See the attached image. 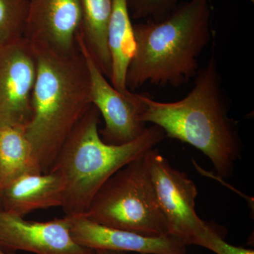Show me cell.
Segmentation results:
<instances>
[{"label":"cell","instance_id":"6da1fadb","mask_svg":"<svg viewBox=\"0 0 254 254\" xmlns=\"http://www.w3.org/2000/svg\"><path fill=\"white\" fill-rule=\"evenodd\" d=\"M141 120L160 127L165 136L188 143L211 161L219 176L230 178L242 158L238 125L229 116V105L215 55L200 68L194 86L181 100L160 102L138 94Z\"/></svg>","mask_w":254,"mask_h":254},{"label":"cell","instance_id":"ba28073f","mask_svg":"<svg viewBox=\"0 0 254 254\" xmlns=\"http://www.w3.org/2000/svg\"><path fill=\"white\" fill-rule=\"evenodd\" d=\"M77 43L89 69L92 105L104 120L105 126L99 129L102 139L111 145L125 144L136 139L147 127L141 120L143 108L139 95L135 93L125 95L115 89L87 51L79 33Z\"/></svg>","mask_w":254,"mask_h":254},{"label":"cell","instance_id":"9c48e42d","mask_svg":"<svg viewBox=\"0 0 254 254\" xmlns=\"http://www.w3.org/2000/svg\"><path fill=\"white\" fill-rule=\"evenodd\" d=\"M81 21V0H28L24 37L33 48L71 54Z\"/></svg>","mask_w":254,"mask_h":254},{"label":"cell","instance_id":"d6986e66","mask_svg":"<svg viewBox=\"0 0 254 254\" xmlns=\"http://www.w3.org/2000/svg\"><path fill=\"white\" fill-rule=\"evenodd\" d=\"M95 254H127L125 252H117V251L98 250H95Z\"/></svg>","mask_w":254,"mask_h":254},{"label":"cell","instance_id":"e0dca14e","mask_svg":"<svg viewBox=\"0 0 254 254\" xmlns=\"http://www.w3.org/2000/svg\"><path fill=\"white\" fill-rule=\"evenodd\" d=\"M180 0H127L131 19L161 21L176 9Z\"/></svg>","mask_w":254,"mask_h":254},{"label":"cell","instance_id":"277c9868","mask_svg":"<svg viewBox=\"0 0 254 254\" xmlns=\"http://www.w3.org/2000/svg\"><path fill=\"white\" fill-rule=\"evenodd\" d=\"M100 123L99 112L92 105L73 128L50 169L63 177L65 191L61 208L66 216L84 215L107 180L166 138L160 127L150 125L133 141L108 144L100 136Z\"/></svg>","mask_w":254,"mask_h":254},{"label":"cell","instance_id":"30bf717a","mask_svg":"<svg viewBox=\"0 0 254 254\" xmlns=\"http://www.w3.org/2000/svg\"><path fill=\"white\" fill-rule=\"evenodd\" d=\"M0 250L34 254H95L71 237L67 217L47 222L28 221L0 207Z\"/></svg>","mask_w":254,"mask_h":254},{"label":"cell","instance_id":"8fae6325","mask_svg":"<svg viewBox=\"0 0 254 254\" xmlns=\"http://www.w3.org/2000/svg\"><path fill=\"white\" fill-rule=\"evenodd\" d=\"M71 237L78 245L91 250L141 254H186V245L171 235L147 236L105 226L84 215L66 216Z\"/></svg>","mask_w":254,"mask_h":254},{"label":"cell","instance_id":"7c38bea8","mask_svg":"<svg viewBox=\"0 0 254 254\" xmlns=\"http://www.w3.org/2000/svg\"><path fill=\"white\" fill-rule=\"evenodd\" d=\"M65 187L59 173L27 174L0 190V207L25 218L41 209L62 207Z\"/></svg>","mask_w":254,"mask_h":254},{"label":"cell","instance_id":"2e32d148","mask_svg":"<svg viewBox=\"0 0 254 254\" xmlns=\"http://www.w3.org/2000/svg\"><path fill=\"white\" fill-rule=\"evenodd\" d=\"M28 0H0V46L24 37Z\"/></svg>","mask_w":254,"mask_h":254},{"label":"cell","instance_id":"52a82bcc","mask_svg":"<svg viewBox=\"0 0 254 254\" xmlns=\"http://www.w3.org/2000/svg\"><path fill=\"white\" fill-rule=\"evenodd\" d=\"M36 74V53L25 37L0 46V130L31 121Z\"/></svg>","mask_w":254,"mask_h":254},{"label":"cell","instance_id":"ac0fdd59","mask_svg":"<svg viewBox=\"0 0 254 254\" xmlns=\"http://www.w3.org/2000/svg\"><path fill=\"white\" fill-rule=\"evenodd\" d=\"M198 246L216 254H254L253 250L236 247L227 243L224 238L223 233L213 226L203 235Z\"/></svg>","mask_w":254,"mask_h":254},{"label":"cell","instance_id":"8992f818","mask_svg":"<svg viewBox=\"0 0 254 254\" xmlns=\"http://www.w3.org/2000/svg\"><path fill=\"white\" fill-rule=\"evenodd\" d=\"M147 165L169 235L185 245L198 246L212 225L195 211L198 190L193 180L172 166L158 149L147 152Z\"/></svg>","mask_w":254,"mask_h":254},{"label":"cell","instance_id":"5b68a950","mask_svg":"<svg viewBox=\"0 0 254 254\" xmlns=\"http://www.w3.org/2000/svg\"><path fill=\"white\" fill-rule=\"evenodd\" d=\"M146 153L107 180L85 217L105 226L147 236L170 235L150 180Z\"/></svg>","mask_w":254,"mask_h":254},{"label":"cell","instance_id":"ffe728a7","mask_svg":"<svg viewBox=\"0 0 254 254\" xmlns=\"http://www.w3.org/2000/svg\"><path fill=\"white\" fill-rule=\"evenodd\" d=\"M0 254H11L6 253V252H2V251L0 250Z\"/></svg>","mask_w":254,"mask_h":254},{"label":"cell","instance_id":"5bb4252c","mask_svg":"<svg viewBox=\"0 0 254 254\" xmlns=\"http://www.w3.org/2000/svg\"><path fill=\"white\" fill-rule=\"evenodd\" d=\"M82 21L79 36L105 77L111 76V60L107 33L113 0H81Z\"/></svg>","mask_w":254,"mask_h":254},{"label":"cell","instance_id":"4fadbf2b","mask_svg":"<svg viewBox=\"0 0 254 254\" xmlns=\"http://www.w3.org/2000/svg\"><path fill=\"white\" fill-rule=\"evenodd\" d=\"M127 0H113V10L108 24L107 42L111 60L110 83L125 95L131 94L126 85L129 64L135 53L133 24Z\"/></svg>","mask_w":254,"mask_h":254},{"label":"cell","instance_id":"7a4b0ae2","mask_svg":"<svg viewBox=\"0 0 254 254\" xmlns=\"http://www.w3.org/2000/svg\"><path fill=\"white\" fill-rule=\"evenodd\" d=\"M136 48L127 70L133 92L146 84L180 87L195 78L198 58L212 38L210 0L179 4L161 21L133 24Z\"/></svg>","mask_w":254,"mask_h":254},{"label":"cell","instance_id":"9a60e30c","mask_svg":"<svg viewBox=\"0 0 254 254\" xmlns=\"http://www.w3.org/2000/svg\"><path fill=\"white\" fill-rule=\"evenodd\" d=\"M43 173L23 127L0 130V190L27 174Z\"/></svg>","mask_w":254,"mask_h":254},{"label":"cell","instance_id":"3957f363","mask_svg":"<svg viewBox=\"0 0 254 254\" xmlns=\"http://www.w3.org/2000/svg\"><path fill=\"white\" fill-rule=\"evenodd\" d=\"M37 74L33 115L25 133L43 173H49L73 128L92 105L91 78L81 50L33 48Z\"/></svg>","mask_w":254,"mask_h":254},{"label":"cell","instance_id":"44dd1931","mask_svg":"<svg viewBox=\"0 0 254 254\" xmlns=\"http://www.w3.org/2000/svg\"><path fill=\"white\" fill-rule=\"evenodd\" d=\"M249 1H251V2L254 3V0H249Z\"/></svg>","mask_w":254,"mask_h":254}]
</instances>
